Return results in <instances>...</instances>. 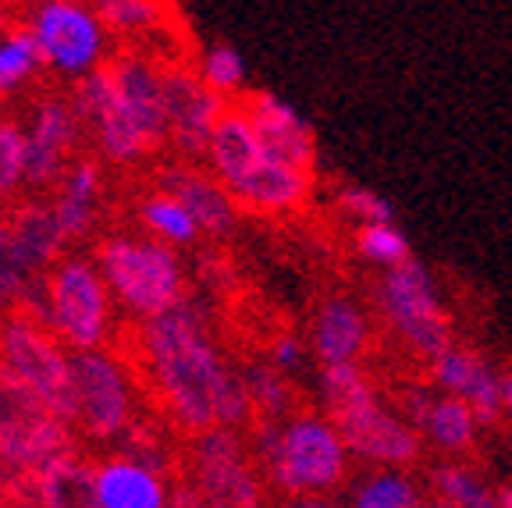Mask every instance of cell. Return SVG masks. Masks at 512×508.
<instances>
[{"label":"cell","instance_id":"obj_1","mask_svg":"<svg viewBox=\"0 0 512 508\" xmlns=\"http://www.w3.org/2000/svg\"><path fill=\"white\" fill-rule=\"evenodd\" d=\"M143 356L171 420L185 434H200L214 423L239 427L253 416L242 370L224 363L196 302L178 299L143 320Z\"/></svg>","mask_w":512,"mask_h":508},{"label":"cell","instance_id":"obj_2","mask_svg":"<svg viewBox=\"0 0 512 508\" xmlns=\"http://www.w3.org/2000/svg\"><path fill=\"white\" fill-rule=\"evenodd\" d=\"M75 82L72 104L107 160L136 164L168 143L164 72L153 61L125 54Z\"/></svg>","mask_w":512,"mask_h":508},{"label":"cell","instance_id":"obj_3","mask_svg":"<svg viewBox=\"0 0 512 508\" xmlns=\"http://www.w3.org/2000/svg\"><path fill=\"white\" fill-rule=\"evenodd\" d=\"M256 459L285 498H320L345 484L349 473V448L331 423V416H285L253 423Z\"/></svg>","mask_w":512,"mask_h":508},{"label":"cell","instance_id":"obj_4","mask_svg":"<svg viewBox=\"0 0 512 508\" xmlns=\"http://www.w3.org/2000/svg\"><path fill=\"white\" fill-rule=\"evenodd\" d=\"M320 398L349 455L377 466H413L420 459L424 434L377 398L374 384L356 363H324Z\"/></svg>","mask_w":512,"mask_h":508},{"label":"cell","instance_id":"obj_5","mask_svg":"<svg viewBox=\"0 0 512 508\" xmlns=\"http://www.w3.org/2000/svg\"><path fill=\"white\" fill-rule=\"evenodd\" d=\"M111 288L93 260L68 256L36 278L25 292V306L50 327L72 352L96 349L111 331Z\"/></svg>","mask_w":512,"mask_h":508},{"label":"cell","instance_id":"obj_6","mask_svg":"<svg viewBox=\"0 0 512 508\" xmlns=\"http://www.w3.org/2000/svg\"><path fill=\"white\" fill-rule=\"evenodd\" d=\"M75 452L72 423L50 413L8 366L0 363V487L18 491L25 477L57 455Z\"/></svg>","mask_w":512,"mask_h":508},{"label":"cell","instance_id":"obj_7","mask_svg":"<svg viewBox=\"0 0 512 508\" xmlns=\"http://www.w3.org/2000/svg\"><path fill=\"white\" fill-rule=\"evenodd\" d=\"M96 267L114 299L143 320L185 299L182 260L175 256V246L153 235H114L96 253Z\"/></svg>","mask_w":512,"mask_h":508},{"label":"cell","instance_id":"obj_8","mask_svg":"<svg viewBox=\"0 0 512 508\" xmlns=\"http://www.w3.org/2000/svg\"><path fill=\"white\" fill-rule=\"evenodd\" d=\"M0 363L47 405L50 413L72 423L75 384H72V349L50 331L43 320L15 313L0 324Z\"/></svg>","mask_w":512,"mask_h":508},{"label":"cell","instance_id":"obj_9","mask_svg":"<svg viewBox=\"0 0 512 508\" xmlns=\"http://www.w3.org/2000/svg\"><path fill=\"white\" fill-rule=\"evenodd\" d=\"M381 313L416 356L434 359L445 345H452V320L434 285V274L416 256H406L384 270Z\"/></svg>","mask_w":512,"mask_h":508},{"label":"cell","instance_id":"obj_10","mask_svg":"<svg viewBox=\"0 0 512 508\" xmlns=\"http://www.w3.org/2000/svg\"><path fill=\"white\" fill-rule=\"evenodd\" d=\"M72 384V427L86 434L89 441L125 437V430L132 427V416H136V391H132L125 366L111 352H104V345L72 352Z\"/></svg>","mask_w":512,"mask_h":508},{"label":"cell","instance_id":"obj_11","mask_svg":"<svg viewBox=\"0 0 512 508\" xmlns=\"http://www.w3.org/2000/svg\"><path fill=\"white\" fill-rule=\"evenodd\" d=\"M29 29L40 47L43 68L64 79H82L104 64L107 25L86 0H40Z\"/></svg>","mask_w":512,"mask_h":508},{"label":"cell","instance_id":"obj_12","mask_svg":"<svg viewBox=\"0 0 512 508\" xmlns=\"http://www.w3.org/2000/svg\"><path fill=\"white\" fill-rule=\"evenodd\" d=\"M192 477H196V491H200L203 505L249 508L264 501L260 477H256L253 462H249L246 445L228 423H214V427L196 434Z\"/></svg>","mask_w":512,"mask_h":508},{"label":"cell","instance_id":"obj_13","mask_svg":"<svg viewBox=\"0 0 512 508\" xmlns=\"http://www.w3.org/2000/svg\"><path fill=\"white\" fill-rule=\"evenodd\" d=\"M164 111H168V143L182 157H203L210 132L224 114V96L214 93L200 72L171 68L164 72Z\"/></svg>","mask_w":512,"mask_h":508},{"label":"cell","instance_id":"obj_14","mask_svg":"<svg viewBox=\"0 0 512 508\" xmlns=\"http://www.w3.org/2000/svg\"><path fill=\"white\" fill-rule=\"evenodd\" d=\"M82 118L72 100L47 96L32 111L29 132H25V185H57L64 167L72 164V150L79 143Z\"/></svg>","mask_w":512,"mask_h":508},{"label":"cell","instance_id":"obj_15","mask_svg":"<svg viewBox=\"0 0 512 508\" xmlns=\"http://www.w3.org/2000/svg\"><path fill=\"white\" fill-rule=\"evenodd\" d=\"M431 363L438 388L463 398L480 427L502 420V370H495L480 352L463 349V345H445Z\"/></svg>","mask_w":512,"mask_h":508},{"label":"cell","instance_id":"obj_16","mask_svg":"<svg viewBox=\"0 0 512 508\" xmlns=\"http://www.w3.org/2000/svg\"><path fill=\"white\" fill-rule=\"evenodd\" d=\"M406 420L413 423L434 448H441V452H448V455L470 452L480 430L477 416H473V409L463 398L448 395V391L434 395V391H427V388L406 391Z\"/></svg>","mask_w":512,"mask_h":508},{"label":"cell","instance_id":"obj_17","mask_svg":"<svg viewBox=\"0 0 512 508\" xmlns=\"http://www.w3.org/2000/svg\"><path fill=\"white\" fill-rule=\"evenodd\" d=\"M246 111L274 157L310 171L313 157H317V135H313V125L296 107L281 100L278 93H271V89H260V93L249 96Z\"/></svg>","mask_w":512,"mask_h":508},{"label":"cell","instance_id":"obj_18","mask_svg":"<svg viewBox=\"0 0 512 508\" xmlns=\"http://www.w3.org/2000/svg\"><path fill=\"white\" fill-rule=\"evenodd\" d=\"M160 189L175 192L185 207L196 214L200 231L210 239H224L232 235L235 221H239V203L235 196L221 185L214 171H196V167H168L160 171Z\"/></svg>","mask_w":512,"mask_h":508},{"label":"cell","instance_id":"obj_19","mask_svg":"<svg viewBox=\"0 0 512 508\" xmlns=\"http://www.w3.org/2000/svg\"><path fill=\"white\" fill-rule=\"evenodd\" d=\"M93 505L96 508H164L168 484L146 462L132 455H114L104 466L93 469Z\"/></svg>","mask_w":512,"mask_h":508},{"label":"cell","instance_id":"obj_20","mask_svg":"<svg viewBox=\"0 0 512 508\" xmlns=\"http://www.w3.org/2000/svg\"><path fill=\"white\" fill-rule=\"evenodd\" d=\"M8 231H11V242H15L18 260L25 263V270H29L32 278H43L64 256V246H68V235L57 224L54 207L40 203V199L11 210Z\"/></svg>","mask_w":512,"mask_h":508},{"label":"cell","instance_id":"obj_21","mask_svg":"<svg viewBox=\"0 0 512 508\" xmlns=\"http://www.w3.org/2000/svg\"><path fill=\"white\" fill-rule=\"evenodd\" d=\"M370 324L360 302L331 299L313 320V356L320 363H356L367 349Z\"/></svg>","mask_w":512,"mask_h":508},{"label":"cell","instance_id":"obj_22","mask_svg":"<svg viewBox=\"0 0 512 508\" xmlns=\"http://www.w3.org/2000/svg\"><path fill=\"white\" fill-rule=\"evenodd\" d=\"M50 207H54V217L68 235V242L86 239L96 224V214H100V167L93 160H72L64 167Z\"/></svg>","mask_w":512,"mask_h":508},{"label":"cell","instance_id":"obj_23","mask_svg":"<svg viewBox=\"0 0 512 508\" xmlns=\"http://www.w3.org/2000/svg\"><path fill=\"white\" fill-rule=\"evenodd\" d=\"M18 498L36 505H93V469L79 459V452L57 455L22 480Z\"/></svg>","mask_w":512,"mask_h":508},{"label":"cell","instance_id":"obj_24","mask_svg":"<svg viewBox=\"0 0 512 508\" xmlns=\"http://www.w3.org/2000/svg\"><path fill=\"white\" fill-rule=\"evenodd\" d=\"M139 221H143L146 235L168 242V246H192V242L203 235L196 214L168 189L150 192V196L139 203Z\"/></svg>","mask_w":512,"mask_h":508},{"label":"cell","instance_id":"obj_25","mask_svg":"<svg viewBox=\"0 0 512 508\" xmlns=\"http://www.w3.org/2000/svg\"><path fill=\"white\" fill-rule=\"evenodd\" d=\"M352 505L360 508H416L424 505V491L416 487L402 466H384L352 487Z\"/></svg>","mask_w":512,"mask_h":508},{"label":"cell","instance_id":"obj_26","mask_svg":"<svg viewBox=\"0 0 512 508\" xmlns=\"http://www.w3.org/2000/svg\"><path fill=\"white\" fill-rule=\"evenodd\" d=\"M427 491L438 501H445V505H459V508L495 505V491L470 466H463V462H441V466H434L431 480H427Z\"/></svg>","mask_w":512,"mask_h":508},{"label":"cell","instance_id":"obj_27","mask_svg":"<svg viewBox=\"0 0 512 508\" xmlns=\"http://www.w3.org/2000/svg\"><path fill=\"white\" fill-rule=\"evenodd\" d=\"M40 68H43V57L29 25L0 36V96L15 93V89L25 86Z\"/></svg>","mask_w":512,"mask_h":508},{"label":"cell","instance_id":"obj_28","mask_svg":"<svg viewBox=\"0 0 512 508\" xmlns=\"http://www.w3.org/2000/svg\"><path fill=\"white\" fill-rule=\"evenodd\" d=\"M242 381H246L249 402H253L256 416H267V420H285L292 413V388H288V374H281L274 363H249L242 370Z\"/></svg>","mask_w":512,"mask_h":508},{"label":"cell","instance_id":"obj_29","mask_svg":"<svg viewBox=\"0 0 512 508\" xmlns=\"http://www.w3.org/2000/svg\"><path fill=\"white\" fill-rule=\"evenodd\" d=\"M356 249H360L363 260L384 270L402 263L406 256H413L406 231L395 221H363L360 231H356Z\"/></svg>","mask_w":512,"mask_h":508},{"label":"cell","instance_id":"obj_30","mask_svg":"<svg viewBox=\"0 0 512 508\" xmlns=\"http://www.w3.org/2000/svg\"><path fill=\"white\" fill-rule=\"evenodd\" d=\"M96 11L107 29L121 32V36H143L164 22L160 0H96Z\"/></svg>","mask_w":512,"mask_h":508},{"label":"cell","instance_id":"obj_31","mask_svg":"<svg viewBox=\"0 0 512 508\" xmlns=\"http://www.w3.org/2000/svg\"><path fill=\"white\" fill-rule=\"evenodd\" d=\"M200 79L228 100L246 86V61L232 43H214L200 57Z\"/></svg>","mask_w":512,"mask_h":508},{"label":"cell","instance_id":"obj_32","mask_svg":"<svg viewBox=\"0 0 512 508\" xmlns=\"http://www.w3.org/2000/svg\"><path fill=\"white\" fill-rule=\"evenodd\" d=\"M18 185H25V132L15 121H0V214Z\"/></svg>","mask_w":512,"mask_h":508},{"label":"cell","instance_id":"obj_33","mask_svg":"<svg viewBox=\"0 0 512 508\" xmlns=\"http://www.w3.org/2000/svg\"><path fill=\"white\" fill-rule=\"evenodd\" d=\"M32 281H36V278L25 270V263L18 260V253H15L8 221H0V313L11 310L15 302H22Z\"/></svg>","mask_w":512,"mask_h":508},{"label":"cell","instance_id":"obj_34","mask_svg":"<svg viewBox=\"0 0 512 508\" xmlns=\"http://www.w3.org/2000/svg\"><path fill=\"white\" fill-rule=\"evenodd\" d=\"M335 203L345 210L349 217L356 221H395V210L392 203L381 196V192L367 189V185H342L335 196Z\"/></svg>","mask_w":512,"mask_h":508},{"label":"cell","instance_id":"obj_35","mask_svg":"<svg viewBox=\"0 0 512 508\" xmlns=\"http://www.w3.org/2000/svg\"><path fill=\"white\" fill-rule=\"evenodd\" d=\"M271 363L288 377L299 374V370L306 366V345L299 342L296 334H281V338H274V345H271Z\"/></svg>","mask_w":512,"mask_h":508},{"label":"cell","instance_id":"obj_36","mask_svg":"<svg viewBox=\"0 0 512 508\" xmlns=\"http://www.w3.org/2000/svg\"><path fill=\"white\" fill-rule=\"evenodd\" d=\"M502 416L512 420V366L502 370Z\"/></svg>","mask_w":512,"mask_h":508},{"label":"cell","instance_id":"obj_37","mask_svg":"<svg viewBox=\"0 0 512 508\" xmlns=\"http://www.w3.org/2000/svg\"><path fill=\"white\" fill-rule=\"evenodd\" d=\"M495 505H502V508H512V484L498 487V491H495Z\"/></svg>","mask_w":512,"mask_h":508},{"label":"cell","instance_id":"obj_38","mask_svg":"<svg viewBox=\"0 0 512 508\" xmlns=\"http://www.w3.org/2000/svg\"><path fill=\"white\" fill-rule=\"evenodd\" d=\"M4 501H8V494H4V491H0V505H4Z\"/></svg>","mask_w":512,"mask_h":508}]
</instances>
